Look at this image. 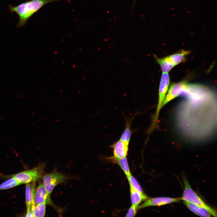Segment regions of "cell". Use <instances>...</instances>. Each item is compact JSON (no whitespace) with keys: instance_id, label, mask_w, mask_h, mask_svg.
I'll list each match as a JSON object with an SVG mask.
<instances>
[{"instance_id":"cell-1","label":"cell","mask_w":217,"mask_h":217,"mask_svg":"<svg viewBox=\"0 0 217 217\" xmlns=\"http://www.w3.org/2000/svg\"><path fill=\"white\" fill-rule=\"evenodd\" d=\"M178 127L192 140H204L213 136L216 130V101L213 95L186 96L176 112Z\"/></svg>"},{"instance_id":"cell-2","label":"cell","mask_w":217,"mask_h":217,"mask_svg":"<svg viewBox=\"0 0 217 217\" xmlns=\"http://www.w3.org/2000/svg\"><path fill=\"white\" fill-rule=\"evenodd\" d=\"M58 0H31L22 3L16 6L9 5L11 13H15L18 15L19 20L17 27H23L29 19L45 5Z\"/></svg>"},{"instance_id":"cell-3","label":"cell","mask_w":217,"mask_h":217,"mask_svg":"<svg viewBox=\"0 0 217 217\" xmlns=\"http://www.w3.org/2000/svg\"><path fill=\"white\" fill-rule=\"evenodd\" d=\"M170 81L168 73H163L160 80L159 88V99L156 110L152 118V122L147 132L152 133L159 128V115L162 105L166 96Z\"/></svg>"},{"instance_id":"cell-4","label":"cell","mask_w":217,"mask_h":217,"mask_svg":"<svg viewBox=\"0 0 217 217\" xmlns=\"http://www.w3.org/2000/svg\"><path fill=\"white\" fill-rule=\"evenodd\" d=\"M184 190L180 200L191 203L206 209L213 216H217L216 211L206 204L191 187L187 180L183 178Z\"/></svg>"},{"instance_id":"cell-5","label":"cell","mask_w":217,"mask_h":217,"mask_svg":"<svg viewBox=\"0 0 217 217\" xmlns=\"http://www.w3.org/2000/svg\"><path fill=\"white\" fill-rule=\"evenodd\" d=\"M45 166V164H41L33 169L13 175L11 177L21 184L36 182L42 178Z\"/></svg>"},{"instance_id":"cell-6","label":"cell","mask_w":217,"mask_h":217,"mask_svg":"<svg viewBox=\"0 0 217 217\" xmlns=\"http://www.w3.org/2000/svg\"><path fill=\"white\" fill-rule=\"evenodd\" d=\"M42 178V184L45 189L51 194L55 187L64 182L66 178L63 175L54 170L51 173L43 175Z\"/></svg>"},{"instance_id":"cell-7","label":"cell","mask_w":217,"mask_h":217,"mask_svg":"<svg viewBox=\"0 0 217 217\" xmlns=\"http://www.w3.org/2000/svg\"><path fill=\"white\" fill-rule=\"evenodd\" d=\"M50 194L45 189L42 183H39L36 188L35 193L34 200L35 205L45 203L53 207L58 213H61L62 210L54 204L51 200Z\"/></svg>"},{"instance_id":"cell-8","label":"cell","mask_w":217,"mask_h":217,"mask_svg":"<svg viewBox=\"0 0 217 217\" xmlns=\"http://www.w3.org/2000/svg\"><path fill=\"white\" fill-rule=\"evenodd\" d=\"M187 84L185 82H181L173 83L171 85L162 103V107L172 99L181 95L186 88Z\"/></svg>"},{"instance_id":"cell-9","label":"cell","mask_w":217,"mask_h":217,"mask_svg":"<svg viewBox=\"0 0 217 217\" xmlns=\"http://www.w3.org/2000/svg\"><path fill=\"white\" fill-rule=\"evenodd\" d=\"M138 207L139 209L151 206H160L179 202L180 198L167 197H159L147 199Z\"/></svg>"},{"instance_id":"cell-10","label":"cell","mask_w":217,"mask_h":217,"mask_svg":"<svg viewBox=\"0 0 217 217\" xmlns=\"http://www.w3.org/2000/svg\"><path fill=\"white\" fill-rule=\"evenodd\" d=\"M36 182L27 184L25 187V200L27 212H31L35 206L34 195L36 189Z\"/></svg>"},{"instance_id":"cell-11","label":"cell","mask_w":217,"mask_h":217,"mask_svg":"<svg viewBox=\"0 0 217 217\" xmlns=\"http://www.w3.org/2000/svg\"><path fill=\"white\" fill-rule=\"evenodd\" d=\"M129 144L119 139L109 146L113 150L114 157L119 159L126 157L127 155Z\"/></svg>"},{"instance_id":"cell-12","label":"cell","mask_w":217,"mask_h":217,"mask_svg":"<svg viewBox=\"0 0 217 217\" xmlns=\"http://www.w3.org/2000/svg\"><path fill=\"white\" fill-rule=\"evenodd\" d=\"M134 117H125V128L119 139L129 144L133 131L131 129V124L134 118Z\"/></svg>"},{"instance_id":"cell-13","label":"cell","mask_w":217,"mask_h":217,"mask_svg":"<svg viewBox=\"0 0 217 217\" xmlns=\"http://www.w3.org/2000/svg\"><path fill=\"white\" fill-rule=\"evenodd\" d=\"M186 206L195 214L201 217H208L212 215L206 209L194 204L183 201Z\"/></svg>"},{"instance_id":"cell-14","label":"cell","mask_w":217,"mask_h":217,"mask_svg":"<svg viewBox=\"0 0 217 217\" xmlns=\"http://www.w3.org/2000/svg\"><path fill=\"white\" fill-rule=\"evenodd\" d=\"M154 56L163 73L168 72L175 66L169 56L162 58H159L155 55Z\"/></svg>"},{"instance_id":"cell-15","label":"cell","mask_w":217,"mask_h":217,"mask_svg":"<svg viewBox=\"0 0 217 217\" xmlns=\"http://www.w3.org/2000/svg\"><path fill=\"white\" fill-rule=\"evenodd\" d=\"M131 201L132 205L138 207L139 205L142 201L148 199L143 193H141L130 186Z\"/></svg>"},{"instance_id":"cell-16","label":"cell","mask_w":217,"mask_h":217,"mask_svg":"<svg viewBox=\"0 0 217 217\" xmlns=\"http://www.w3.org/2000/svg\"><path fill=\"white\" fill-rule=\"evenodd\" d=\"M190 52V51L183 50L169 56L175 66L181 63L184 62L186 60V57Z\"/></svg>"},{"instance_id":"cell-17","label":"cell","mask_w":217,"mask_h":217,"mask_svg":"<svg viewBox=\"0 0 217 217\" xmlns=\"http://www.w3.org/2000/svg\"><path fill=\"white\" fill-rule=\"evenodd\" d=\"M110 159L118 165L122 170L127 177L131 175L127 158L126 157L119 159L113 156L110 157Z\"/></svg>"},{"instance_id":"cell-18","label":"cell","mask_w":217,"mask_h":217,"mask_svg":"<svg viewBox=\"0 0 217 217\" xmlns=\"http://www.w3.org/2000/svg\"><path fill=\"white\" fill-rule=\"evenodd\" d=\"M21 184L17 180L12 177L0 184V190L9 189Z\"/></svg>"},{"instance_id":"cell-19","label":"cell","mask_w":217,"mask_h":217,"mask_svg":"<svg viewBox=\"0 0 217 217\" xmlns=\"http://www.w3.org/2000/svg\"><path fill=\"white\" fill-rule=\"evenodd\" d=\"M46 206L45 203H41L36 205L31 212L33 217H44L46 214Z\"/></svg>"},{"instance_id":"cell-20","label":"cell","mask_w":217,"mask_h":217,"mask_svg":"<svg viewBox=\"0 0 217 217\" xmlns=\"http://www.w3.org/2000/svg\"><path fill=\"white\" fill-rule=\"evenodd\" d=\"M127 177L130 186L140 192L143 193L140 185L137 180L133 176L130 175L129 176Z\"/></svg>"},{"instance_id":"cell-21","label":"cell","mask_w":217,"mask_h":217,"mask_svg":"<svg viewBox=\"0 0 217 217\" xmlns=\"http://www.w3.org/2000/svg\"><path fill=\"white\" fill-rule=\"evenodd\" d=\"M138 207L132 205L129 209L126 216V217H134L137 213Z\"/></svg>"},{"instance_id":"cell-22","label":"cell","mask_w":217,"mask_h":217,"mask_svg":"<svg viewBox=\"0 0 217 217\" xmlns=\"http://www.w3.org/2000/svg\"><path fill=\"white\" fill-rule=\"evenodd\" d=\"M26 217H33V215L32 212H27V213L26 214Z\"/></svg>"},{"instance_id":"cell-23","label":"cell","mask_w":217,"mask_h":217,"mask_svg":"<svg viewBox=\"0 0 217 217\" xmlns=\"http://www.w3.org/2000/svg\"><path fill=\"white\" fill-rule=\"evenodd\" d=\"M136 1V0H134V4H133V5H134L135 2Z\"/></svg>"}]
</instances>
